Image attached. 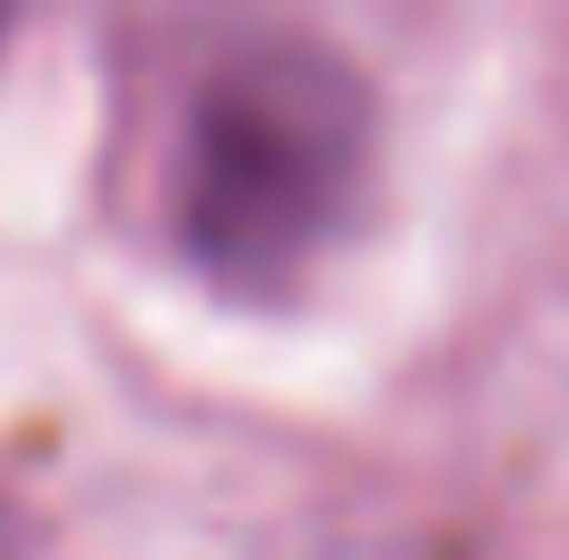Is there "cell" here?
<instances>
[{
    "mask_svg": "<svg viewBox=\"0 0 569 560\" xmlns=\"http://www.w3.org/2000/svg\"><path fill=\"white\" fill-rule=\"evenodd\" d=\"M0 38H10V19H0Z\"/></svg>",
    "mask_w": 569,
    "mask_h": 560,
    "instance_id": "7a4b0ae2",
    "label": "cell"
},
{
    "mask_svg": "<svg viewBox=\"0 0 569 560\" xmlns=\"http://www.w3.org/2000/svg\"><path fill=\"white\" fill-rule=\"evenodd\" d=\"M373 159V93L346 47L308 29H243L197 66L169 159L178 252L216 290L271 299L355 224Z\"/></svg>",
    "mask_w": 569,
    "mask_h": 560,
    "instance_id": "6da1fadb",
    "label": "cell"
}]
</instances>
